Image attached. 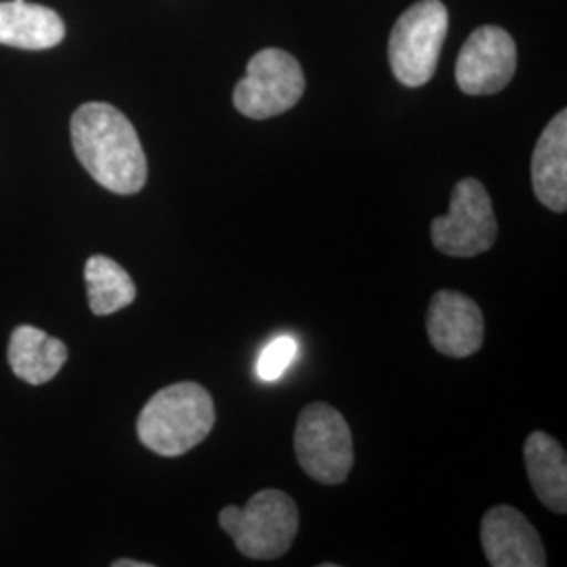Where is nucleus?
Instances as JSON below:
<instances>
[{
  "mask_svg": "<svg viewBox=\"0 0 567 567\" xmlns=\"http://www.w3.org/2000/svg\"><path fill=\"white\" fill-rule=\"evenodd\" d=\"M70 133L76 158L102 187L121 196L142 192L147 158L133 122L118 107L84 103L72 116Z\"/></svg>",
  "mask_w": 567,
  "mask_h": 567,
  "instance_id": "obj_1",
  "label": "nucleus"
},
{
  "mask_svg": "<svg viewBox=\"0 0 567 567\" xmlns=\"http://www.w3.org/2000/svg\"><path fill=\"white\" fill-rule=\"evenodd\" d=\"M215 404L198 383H175L158 391L137 419L143 446L161 456H182L198 446L215 425Z\"/></svg>",
  "mask_w": 567,
  "mask_h": 567,
  "instance_id": "obj_2",
  "label": "nucleus"
},
{
  "mask_svg": "<svg viewBox=\"0 0 567 567\" xmlns=\"http://www.w3.org/2000/svg\"><path fill=\"white\" fill-rule=\"evenodd\" d=\"M219 526L244 557L271 561L292 547L299 532V508L282 489H261L243 508H221Z\"/></svg>",
  "mask_w": 567,
  "mask_h": 567,
  "instance_id": "obj_3",
  "label": "nucleus"
},
{
  "mask_svg": "<svg viewBox=\"0 0 567 567\" xmlns=\"http://www.w3.org/2000/svg\"><path fill=\"white\" fill-rule=\"evenodd\" d=\"M447 34L442 0H419L395 21L389 37L391 72L404 86L416 89L433 79Z\"/></svg>",
  "mask_w": 567,
  "mask_h": 567,
  "instance_id": "obj_4",
  "label": "nucleus"
},
{
  "mask_svg": "<svg viewBox=\"0 0 567 567\" xmlns=\"http://www.w3.org/2000/svg\"><path fill=\"white\" fill-rule=\"evenodd\" d=\"M295 452L311 480L343 484L353 466V435L343 414L324 402L307 405L297 421Z\"/></svg>",
  "mask_w": 567,
  "mask_h": 567,
  "instance_id": "obj_5",
  "label": "nucleus"
},
{
  "mask_svg": "<svg viewBox=\"0 0 567 567\" xmlns=\"http://www.w3.org/2000/svg\"><path fill=\"white\" fill-rule=\"evenodd\" d=\"M301 63L282 49H264L246 65V76L234 89L236 110L252 121L280 116L301 102Z\"/></svg>",
  "mask_w": 567,
  "mask_h": 567,
  "instance_id": "obj_6",
  "label": "nucleus"
},
{
  "mask_svg": "<svg viewBox=\"0 0 567 567\" xmlns=\"http://www.w3.org/2000/svg\"><path fill=\"white\" fill-rule=\"evenodd\" d=\"M498 236L492 200L484 183L468 177L456 183L444 217L431 224L433 246L447 257L471 259L489 250Z\"/></svg>",
  "mask_w": 567,
  "mask_h": 567,
  "instance_id": "obj_7",
  "label": "nucleus"
},
{
  "mask_svg": "<svg viewBox=\"0 0 567 567\" xmlns=\"http://www.w3.org/2000/svg\"><path fill=\"white\" fill-rule=\"evenodd\" d=\"M517 47L507 30L482 25L466 39L456 60V82L466 95H494L513 81Z\"/></svg>",
  "mask_w": 567,
  "mask_h": 567,
  "instance_id": "obj_8",
  "label": "nucleus"
},
{
  "mask_svg": "<svg viewBox=\"0 0 567 567\" xmlns=\"http://www.w3.org/2000/svg\"><path fill=\"white\" fill-rule=\"evenodd\" d=\"M426 332L431 344L447 358H468L484 344V316L473 299L463 292L440 290L426 311Z\"/></svg>",
  "mask_w": 567,
  "mask_h": 567,
  "instance_id": "obj_9",
  "label": "nucleus"
},
{
  "mask_svg": "<svg viewBox=\"0 0 567 567\" xmlns=\"http://www.w3.org/2000/svg\"><path fill=\"white\" fill-rule=\"evenodd\" d=\"M482 545L492 567H545L547 550L543 540L515 507L489 508L482 522Z\"/></svg>",
  "mask_w": 567,
  "mask_h": 567,
  "instance_id": "obj_10",
  "label": "nucleus"
},
{
  "mask_svg": "<svg viewBox=\"0 0 567 567\" xmlns=\"http://www.w3.org/2000/svg\"><path fill=\"white\" fill-rule=\"evenodd\" d=\"M532 185L540 203L555 213L567 208V112L548 122L532 156Z\"/></svg>",
  "mask_w": 567,
  "mask_h": 567,
  "instance_id": "obj_11",
  "label": "nucleus"
},
{
  "mask_svg": "<svg viewBox=\"0 0 567 567\" xmlns=\"http://www.w3.org/2000/svg\"><path fill=\"white\" fill-rule=\"evenodd\" d=\"M65 39V23L58 11L25 0L0 2V44L44 51Z\"/></svg>",
  "mask_w": 567,
  "mask_h": 567,
  "instance_id": "obj_12",
  "label": "nucleus"
},
{
  "mask_svg": "<svg viewBox=\"0 0 567 567\" xmlns=\"http://www.w3.org/2000/svg\"><path fill=\"white\" fill-rule=\"evenodd\" d=\"M527 477L538 501L553 513L566 515L567 456L564 446L545 431H534L524 446Z\"/></svg>",
  "mask_w": 567,
  "mask_h": 567,
  "instance_id": "obj_13",
  "label": "nucleus"
},
{
  "mask_svg": "<svg viewBox=\"0 0 567 567\" xmlns=\"http://www.w3.org/2000/svg\"><path fill=\"white\" fill-rule=\"evenodd\" d=\"M68 362V347L34 326H18L9 343V364L18 379L30 385H44Z\"/></svg>",
  "mask_w": 567,
  "mask_h": 567,
  "instance_id": "obj_14",
  "label": "nucleus"
},
{
  "mask_svg": "<svg viewBox=\"0 0 567 567\" xmlns=\"http://www.w3.org/2000/svg\"><path fill=\"white\" fill-rule=\"evenodd\" d=\"M89 307L95 316H110L137 299V286L121 264L95 255L84 265Z\"/></svg>",
  "mask_w": 567,
  "mask_h": 567,
  "instance_id": "obj_15",
  "label": "nucleus"
},
{
  "mask_svg": "<svg viewBox=\"0 0 567 567\" xmlns=\"http://www.w3.org/2000/svg\"><path fill=\"white\" fill-rule=\"evenodd\" d=\"M299 355V343L292 337H278L265 347L257 362V377L261 381H278Z\"/></svg>",
  "mask_w": 567,
  "mask_h": 567,
  "instance_id": "obj_16",
  "label": "nucleus"
},
{
  "mask_svg": "<svg viewBox=\"0 0 567 567\" xmlns=\"http://www.w3.org/2000/svg\"><path fill=\"white\" fill-rule=\"evenodd\" d=\"M114 567H152V564H143V561H135V559H116Z\"/></svg>",
  "mask_w": 567,
  "mask_h": 567,
  "instance_id": "obj_17",
  "label": "nucleus"
}]
</instances>
